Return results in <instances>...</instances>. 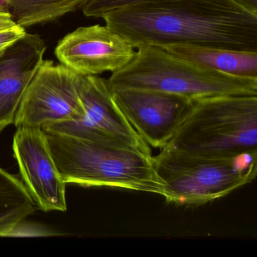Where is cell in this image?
<instances>
[{"instance_id": "5", "label": "cell", "mask_w": 257, "mask_h": 257, "mask_svg": "<svg viewBox=\"0 0 257 257\" xmlns=\"http://www.w3.org/2000/svg\"><path fill=\"white\" fill-rule=\"evenodd\" d=\"M256 159L253 155L196 156L163 148L153 156V164L168 204L199 206L252 183L256 176Z\"/></svg>"}, {"instance_id": "9", "label": "cell", "mask_w": 257, "mask_h": 257, "mask_svg": "<svg viewBox=\"0 0 257 257\" xmlns=\"http://www.w3.org/2000/svg\"><path fill=\"white\" fill-rule=\"evenodd\" d=\"M13 147L24 183L38 208L46 212L66 211L67 184L60 174L43 128L18 127Z\"/></svg>"}, {"instance_id": "12", "label": "cell", "mask_w": 257, "mask_h": 257, "mask_svg": "<svg viewBox=\"0 0 257 257\" xmlns=\"http://www.w3.org/2000/svg\"><path fill=\"white\" fill-rule=\"evenodd\" d=\"M161 49L177 58L210 70L233 76L257 78V52L191 45H171Z\"/></svg>"}, {"instance_id": "14", "label": "cell", "mask_w": 257, "mask_h": 257, "mask_svg": "<svg viewBox=\"0 0 257 257\" xmlns=\"http://www.w3.org/2000/svg\"><path fill=\"white\" fill-rule=\"evenodd\" d=\"M37 209L24 182L0 168V225L25 219Z\"/></svg>"}, {"instance_id": "13", "label": "cell", "mask_w": 257, "mask_h": 257, "mask_svg": "<svg viewBox=\"0 0 257 257\" xmlns=\"http://www.w3.org/2000/svg\"><path fill=\"white\" fill-rule=\"evenodd\" d=\"M88 0H0V12L9 13L23 28L47 23L82 9Z\"/></svg>"}, {"instance_id": "15", "label": "cell", "mask_w": 257, "mask_h": 257, "mask_svg": "<svg viewBox=\"0 0 257 257\" xmlns=\"http://www.w3.org/2000/svg\"><path fill=\"white\" fill-rule=\"evenodd\" d=\"M61 235L51 228L25 221V219L0 225V237H34Z\"/></svg>"}, {"instance_id": "6", "label": "cell", "mask_w": 257, "mask_h": 257, "mask_svg": "<svg viewBox=\"0 0 257 257\" xmlns=\"http://www.w3.org/2000/svg\"><path fill=\"white\" fill-rule=\"evenodd\" d=\"M80 75L63 64L43 61L25 90L14 124L43 127L76 121L83 113Z\"/></svg>"}, {"instance_id": "2", "label": "cell", "mask_w": 257, "mask_h": 257, "mask_svg": "<svg viewBox=\"0 0 257 257\" xmlns=\"http://www.w3.org/2000/svg\"><path fill=\"white\" fill-rule=\"evenodd\" d=\"M45 133L66 184L163 195V183L156 174L152 153L115 141Z\"/></svg>"}, {"instance_id": "4", "label": "cell", "mask_w": 257, "mask_h": 257, "mask_svg": "<svg viewBox=\"0 0 257 257\" xmlns=\"http://www.w3.org/2000/svg\"><path fill=\"white\" fill-rule=\"evenodd\" d=\"M112 89L162 91L192 101L225 95H257V78L226 74L192 64L161 48L137 49L132 61L108 79Z\"/></svg>"}, {"instance_id": "17", "label": "cell", "mask_w": 257, "mask_h": 257, "mask_svg": "<svg viewBox=\"0 0 257 257\" xmlns=\"http://www.w3.org/2000/svg\"><path fill=\"white\" fill-rule=\"evenodd\" d=\"M25 28L16 25L8 29L0 31V57L15 43L26 35Z\"/></svg>"}, {"instance_id": "10", "label": "cell", "mask_w": 257, "mask_h": 257, "mask_svg": "<svg viewBox=\"0 0 257 257\" xmlns=\"http://www.w3.org/2000/svg\"><path fill=\"white\" fill-rule=\"evenodd\" d=\"M129 42L108 27H81L66 35L55 48L61 64L80 76L115 73L135 56Z\"/></svg>"}, {"instance_id": "18", "label": "cell", "mask_w": 257, "mask_h": 257, "mask_svg": "<svg viewBox=\"0 0 257 257\" xmlns=\"http://www.w3.org/2000/svg\"><path fill=\"white\" fill-rule=\"evenodd\" d=\"M16 24L9 13L0 12V31L16 26Z\"/></svg>"}, {"instance_id": "7", "label": "cell", "mask_w": 257, "mask_h": 257, "mask_svg": "<svg viewBox=\"0 0 257 257\" xmlns=\"http://www.w3.org/2000/svg\"><path fill=\"white\" fill-rule=\"evenodd\" d=\"M79 97L83 113L79 119L49 124L45 132L96 141H115L152 153L118 107L108 79L81 76Z\"/></svg>"}, {"instance_id": "1", "label": "cell", "mask_w": 257, "mask_h": 257, "mask_svg": "<svg viewBox=\"0 0 257 257\" xmlns=\"http://www.w3.org/2000/svg\"><path fill=\"white\" fill-rule=\"evenodd\" d=\"M103 19L135 49L191 45L257 52V13L234 0H143Z\"/></svg>"}, {"instance_id": "8", "label": "cell", "mask_w": 257, "mask_h": 257, "mask_svg": "<svg viewBox=\"0 0 257 257\" xmlns=\"http://www.w3.org/2000/svg\"><path fill=\"white\" fill-rule=\"evenodd\" d=\"M112 91L131 125L144 142L154 148L163 149L168 145L193 102L182 96L153 90Z\"/></svg>"}, {"instance_id": "3", "label": "cell", "mask_w": 257, "mask_h": 257, "mask_svg": "<svg viewBox=\"0 0 257 257\" xmlns=\"http://www.w3.org/2000/svg\"><path fill=\"white\" fill-rule=\"evenodd\" d=\"M165 148L196 156H257V95H225L192 102Z\"/></svg>"}, {"instance_id": "19", "label": "cell", "mask_w": 257, "mask_h": 257, "mask_svg": "<svg viewBox=\"0 0 257 257\" xmlns=\"http://www.w3.org/2000/svg\"><path fill=\"white\" fill-rule=\"evenodd\" d=\"M252 13H257V0H234Z\"/></svg>"}, {"instance_id": "11", "label": "cell", "mask_w": 257, "mask_h": 257, "mask_svg": "<svg viewBox=\"0 0 257 257\" xmlns=\"http://www.w3.org/2000/svg\"><path fill=\"white\" fill-rule=\"evenodd\" d=\"M46 51L40 36L27 33L0 57V132L14 124L25 90L44 61Z\"/></svg>"}, {"instance_id": "16", "label": "cell", "mask_w": 257, "mask_h": 257, "mask_svg": "<svg viewBox=\"0 0 257 257\" xmlns=\"http://www.w3.org/2000/svg\"><path fill=\"white\" fill-rule=\"evenodd\" d=\"M141 1L143 0H88L82 9L87 17L103 19L112 12Z\"/></svg>"}]
</instances>
